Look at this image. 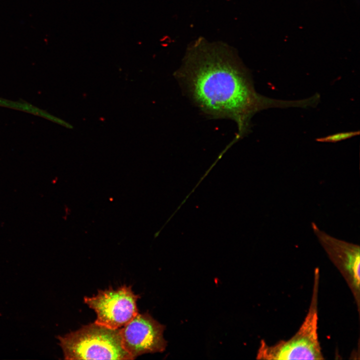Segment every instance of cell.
I'll return each instance as SVG.
<instances>
[{"label":"cell","instance_id":"obj_1","mask_svg":"<svg viewBox=\"0 0 360 360\" xmlns=\"http://www.w3.org/2000/svg\"><path fill=\"white\" fill-rule=\"evenodd\" d=\"M174 76L204 115L236 123L238 132L232 144L248 134L251 120L258 112L305 104L304 100H282L259 94L236 50L222 42H210L202 37L188 45Z\"/></svg>","mask_w":360,"mask_h":360},{"label":"cell","instance_id":"obj_2","mask_svg":"<svg viewBox=\"0 0 360 360\" xmlns=\"http://www.w3.org/2000/svg\"><path fill=\"white\" fill-rule=\"evenodd\" d=\"M57 338L65 360H133L122 347L120 328L94 322Z\"/></svg>","mask_w":360,"mask_h":360},{"label":"cell","instance_id":"obj_3","mask_svg":"<svg viewBox=\"0 0 360 360\" xmlns=\"http://www.w3.org/2000/svg\"><path fill=\"white\" fill-rule=\"evenodd\" d=\"M316 269L312 298L308 312L296 332L287 340L269 346L262 340L257 354L260 360H324L318 334V272Z\"/></svg>","mask_w":360,"mask_h":360},{"label":"cell","instance_id":"obj_4","mask_svg":"<svg viewBox=\"0 0 360 360\" xmlns=\"http://www.w3.org/2000/svg\"><path fill=\"white\" fill-rule=\"evenodd\" d=\"M140 298L132 286L124 284L114 290H99L96 295L85 296L84 302L96 314L98 324L112 329L120 328L138 314L136 302Z\"/></svg>","mask_w":360,"mask_h":360},{"label":"cell","instance_id":"obj_5","mask_svg":"<svg viewBox=\"0 0 360 360\" xmlns=\"http://www.w3.org/2000/svg\"><path fill=\"white\" fill-rule=\"evenodd\" d=\"M164 329L149 313H138L120 328L122 347L133 360L143 354L162 352L167 345Z\"/></svg>","mask_w":360,"mask_h":360},{"label":"cell","instance_id":"obj_6","mask_svg":"<svg viewBox=\"0 0 360 360\" xmlns=\"http://www.w3.org/2000/svg\"><path fill=\"white\" fill-rule=\"evenodd\" d=\"M312 226L320 244L329 258L339 270L351 290L360 311V265L358 245L334 238L320 230L312 222Z\"/></svg>","mask_w":360,"mask_h":360},{"label":"cell","instance_id":"obj_7","mask_svg":"<svg viewBox=\"0 0 360 360\" xmlns=\"http://www.w3.org/2000/svg\"><path fill=\"white\" fill-rule=\"evenodd\" d=\"M360 134V131H350L336 133L325 137L316 139V141L322 142H337L343 140L350 138Z\"/></svg>","mask_w":360,"mask_h":360}]
</instances>
